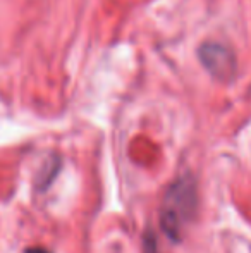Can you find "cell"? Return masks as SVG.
Wrapping results in <instances>:
<instances>
[{
    "mask_svg": "<svg viewBox=\"0 0 251 253\" xmlns=\"http://www.w3.org/2000/svg\"><path fill=\"white\" fill-rule=\"evenodd\" d=\"M196 203V184L191 177L182 176L169 186L162 202L160 224L171 240L178 241L182 236L186 226L193 220Z\"/></svg>",
    "mask_w": 251,
    "mask_h": 253,
    "instance_id": "6da1fadb",
    "label": "cell"
},
{
    "mask_svg": "<svg viewBox=\"0 0 251 253\" xmlns=\"http://www.w3.org/2000/svg\"><path fill=\"white\" fill-rule=\"evenodd\" d=\"M200 60L203 62V66L217 78L227 80V78H231L232 74H234L236 59H234V55H232V52L222 43L208 42V43L201 45Z\"/></svg>",
    "mask_w": 251,
    "mask_h": 253,
    "instance_id": "7a4b0ae2",
    "label": "cell"
},
{
    "mask_svg": "<svg viewBox=\"0 0 251 253\" xmlns=\"http://www.w3.org/2000/svg\"><path fill=\"white\" fill-rule=\"evenodd\" d=\"M144 252H146V253H157V245H155V240H146Z\"/></svg>",
    "mask_w": 251,
    "mask_h": 253,
    "instance_id": "3957f363",
    "label": "cell"
},
{
    "mask_svg": "<svg viewBox=\"0 0 251 253\" xmlns=\"http://www.w3.org/2000/svg\"><path fill=\"white\" fill-rule=\"evenodd\" d=\"M26 253H50V252H47L45 248H28Z\"/></svg>",
    "mask_w": 251,
    "mask_h": 253,
    "instance_id": "277c9868",
    "label": "cell"
}]
</instances>
